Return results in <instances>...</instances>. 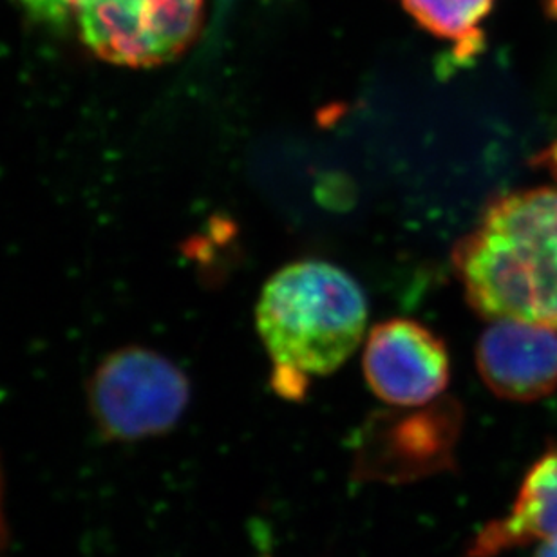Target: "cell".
<instances>
[{
  "label": "cell",
  "mask_w": 557,
  "mask_h": 557,
  "mask_svg": "<svg viewBox=\"0 0 557 557\" xmlns=\"http://www.w3.org/2000/svg\"><path fill=\"white\" fill-rule=\"evenodd\" d=\"M453 263L478 315L557 332V187L496 199L456 245Z\"/></svg>",
  "instance_id": "cell-1"
},
{
  "label": "cell",
  "mask_w": 557,
  "mask_h": 557,
  "mask_svg": "<svg viewBox=\"0 0 557 557\" xmlns=\"http://www.w3.org/2000/svg\"><path fill=\"white\" fill-rule=\"evenodd\" d=\"M368 313L364 289L335 264L306 259L272 275L256 324L275 393L300 400L313 379L337 371L362 343Z\"/></svg>",
  "instance_id": "cell-2"
},
{
  "label": "cell",
  "mask_w": 557,
  "mask_h": 557,
  "mask_svg": "<svg viewBox=\"0 0 557 557\" xmlns=\"http://www.w3.org/2000/svg\"><path fill=\"white\" fill-rule=\"evenodd\" d=\"M190 403V384L172 360L147 348H124L98 366L89 406L98 429L122 442L169 433Z\"/></svg>",
  "instance_id": "cell-3"
},
{
  "label": "cell",
  "mask_w": 557,
  "mask_h": 557,
  "mask_svg": "<svg viewBox=\"0 0 557 557\" xmlns=\"http://www.w3.org/2000/svg\"><path fill=\"white\" fill-rule=\"evenodd\" d=\"M205 0H75L82 42L109 64L149 70L182 57L201 32Z\"/></svg>",
  "instance_id": "cell-4"
},
{
  "label": "cell",
  "mask_w": 557,
  "mask_h": 557,
  "mask_svg": "<svg viewBox=\"0 0 557 557\" xmlns=\"http://www.w3.org/2000/svg\"><path fill=\"white\" fill-rule=\"evenodd\" d=\"M362 371L373 395L387 406L425 408L449 386V351L420 322L392 319L371 327Z\"/></svg>",
  "instance_id": "cell-5"
},
{
  "label": "cell",
  "mask_w": 557,
  "mask_h": 557,
  "mask_svg": "<svg viewBox=\"0 0 557 557\" xmlns=\"http://www.w3.org/2000/svg\"><path fill=\"white\" fill-rule=\"evenodd\" d=\"M476 368L483 384L505 400L534 403L557 387V332L502 319L482 333Z\"/></svg>",
  "instance_id": "cell-6"
},
{
  "label": "cell",
  "mask_w": 557,
  "mask_h": 557,
  "mask_svg": "<svg viewBox=\"0 0 557 557\" xmlns=\"http://www.w3.org/2000/svg\"><path fill=\"white\" fill-rule=\"evenodd\" d=\"M553 537H557V447L532 463L509 512L480 529L466 557H498Z\"/></svg>",
  "instance_id": "cell-7"
},
{
  "label": "cell",
  "mask_w": 557,
  "mask_h": 557,
  "mask_svg": "<svg viewBox=\"0 0 557 557\" xmlns=\"http://www.w3.org/2000/svg\"><path fill=\"white\" fill-rule=\"evenodd\" d=\"M418 26L453 46V59L466 64L482 53V22L494 0H400Z\"/></svg>",
  "instance_id": "cell-8"
},
{
  "label": "cell",
  "mask_w": 557,
  "mask_h": 557,
  "mask_svg": "<svg viewBox=\"0 0 557 557\" xmlns=\"http://www.w3.org/2000/svg\"><path fill=\"white\" fill-rule=\"evenodd\" d=\"M18 2L22 10L38 24L60 27L73 21L75 0H18Z\"/></svg>",
  "instance_id": "cell-9"
},
{
  "label": "cell",
  "mask_w": 557,
  "mask_h": 557,
  "mask_svg": "<svg viewBox=\"0 0 557 557\" xmlns=\"http://www.w3.org/2000/svg\"><path fill=\"white\" fill-rule=\"evenodd\" d=\"M534 557H557V537L537 543L536 554H534Z\"/></svg>",
  "instance_id": "cell-10"
}]
</instances>
